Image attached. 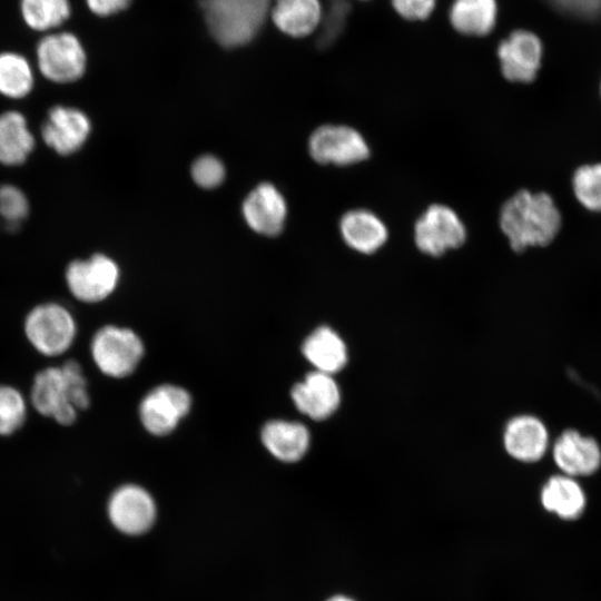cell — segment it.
<instances>
[{
    "mask_svg": "<svg viewBox=\"0 0 601 601\" xmlns=\"http://www.w3.org/2000/svg\"><path fill=\"white\" fill-rule=\"evenodd\" d=\"M497 57L503 77L511 82L534 81L542 65L541 39L528 30H515L497 47Z\"/></svg>",
    "mask_w": 601,
    "mask_h": 601,
    "instance_id": "cell-11",
    "label": "cell"
},
{
    "mask_svg": "<svg viewBox=\"0 0 601 601\" xmlns=\"http://www.w3.org/2000/svg\"><path fill=\"white\" fill-rule=\"evenodd\" d=\"M144 344L130 328L105 325L92 336L90 354L106 376L125 378L132 374L144 356Z\"/></svg>",
    "mask_w": 601,
    "mask_h": 601,
    "instance_id": "cell-4",
    "label": "cell"
},
{
    "mask_svg": "<svg viewBox=\"0 0 601 601\" xmlns=\"http://www.w3.org/2000/svg\"><path fill=\"white\" fill-rule=\"evenodd\" d=\"M91 124L85 112L77 108L55 106L41 128L42 140L61 156L79 150L87 141Z\"/></svg>",
    "mask_w": 601,
    "mask_h": 601,
    "instance_id": "cell-13",
    "label": "cell"
},
{
    "mask_svg": "<svg viewBox=\"0 0 601 601\" xmlns=\"http://www.w3.org/2000/svg\"><path fill=\"white\" fill-rule=\"evenodd\" d=\"M24 23L36 31H50L69 19V0H20Z\"/></svg>",
    "mask_w": 601,
    "mask_h": 601,
    "instance_id": "cell-25",
    "label": "cell"
},
{
    "mask_svg": "<svg viewBox=\"0 0 601 601\" xmlns=\"http://www.w3.org/2000/svg\"><path fill=\"white\" fill-rule=\"evenodd\" d=\"M38 68L52 82L69 83L80 79L87 67V55L80 40L71 32H55L37 46Z\"/></svg>",
    "mask_w": 601,
    "mask_h": 601,
    "instance_id": "cell-5",
    "label": "cell"
},
{
    "mask_svg": "<svg viewBox=\"0 0 601 601\" xmlns=\"http://www.w3.org/2000/svg\"><path fill=\"white\" fill-rule=\"evenodd\" d=\"M23 332L39 354L57 357L72 346L77 335V323L66 306L47 302L29 311L24 317Z\"/></svg>",
    "mask_w": 601,
    "mask_h": 601,
    "instance_id": "cell-3",
    "label": "cell"
},
{
    "mask_svg": "<svg viewBox=\"0 0 601 601\" xmlns=\"http://www.w3.org/2000/svg\"><path fill=\"white\" fill-rule=\"evenodd\" d=\"M107 515L112 526L128 536L144 535L154 526L157 506L152 495L138 484H122L109 496Z\"/></svg>",
    "mask_w": 601,
    "mask_h": 601,
    "instance_id": "cell-9",
    "label": "cell"
},
{
    "mask_svg": "<svg viewBox=\"0 0 601 601\" xmlns=\"http://www.w3.org/2000/svg\"><path fill=\"white\" fill-rule=\"evenodd\" d=\"M132 0H86L88 9L98 17H110L126 10Z\"/></svg>",
    "mask_w": 601,
    "mask_h": 601,
    "instance_id": "cell-32",
    "label": "cell"
},
{
    "mask_svg": "<svg viewBox=\"0 0 601 601\" xmlns=\"http://www.w3.org/2000/svg\"><path fill=\"white\" fill-rule=\"evenodd\" d=\"M242 211L254 231L264 236H277L285 226L287 205L276 186L262 183L244 199Z\"/></svg>",
    "mask_w": 601,
    "mask_h": 601,
    "instance_id": "cell-14",
    "label": "cell"
},
{
    "mask_svg": "<svg viewBox=\"0 0 601 601\" xmlns=\"http://www.w3.org/2000/svg\"><path fill=\"white\" fill-rule=\"evenodd\" d=\"M296 408L314 421L332 416L341 404V390L334 375L313 371L290 392Z\"/></svg>",
    "mask_w": 601,
    "mask_h": 601,
    "instance_id": "cell-15",
    "label": "cell"
},
{
    "mask_svg": "<svg viewBox=\"0 0 601 601\" xmlns=\"http://www.w3.org/2000/svg\"><path fill=\"white\" fill-rule=\"evenodd\" d=\"M540 497L546 511L565 520L579 518L587 503L584 491L575 477L562 473L548 479Z\"/></svg>",
    "mask_w": 601,
    "mask_h": 601,
    "instance_id": "cell-21",
    "label": "cell"
},
{
    "mask_svg": "<svg viewBox=\"0 0 601 601\" xmlns=\"http://www.w3.org/2000/svg\"><path fill=\"white\" fill-rule=\"evenodd\" d=\"M395 11L406 20H425L434 10L436 0H392Z\"/></svg>",
    "mask_w": 601,
    "mask_h": 601,
    "instance_id": "cell-31",
    "label": "cell"
},
{
    "mask_svg": "<svg viewBox=\"0 0 601 601\" xmlns=\"http://www.w3.org/2000/svg\"><path fill=\"white\" fill-rule=\"evenodd\" d=\"M29 211L26 195L13 185L0 186V215L7 221L9 229L19 226Z\"/></svg>",
    "mask_w": 601,
    "mask_h": 601,
    "instance_id": "cell-28",
    "label": "cell"
},
{
    "mask_svg": "<svg viewBox=\"0 0 601 601\" xmlns=\"http://www.w3.org/2000/svg\"><path fill=\"white\" fill-rule=\"evenodd\" d=\"M453 28L467 36L489 35L497 19L496 0H454L449 12Z\"/></svg>",
    "mask_w": 601,
    "mask_h": 601,
    "instance_id": "cell-23",
    "label": "cell"
},
{
    "mask_svg": "<svg viewBox=\"0 0 601 601\" xmlns=\"http://www.w3.org/2000/svg\"><path fill=\"white\" fill-rule=\"evenodd\" d=\"M33 72L28 60L17 52L0 53V93L19 99L33 87Z\"/></svg>",
    "mask_w": 601,
    "mask_h": 601,
    "instance_id": "cell-24",
    "label": "cell"
},
{
    "mask_svg": "<svg viewBox=\"0 0 601 601\" xmlns=\"http://www.w3.org/2000/svg\"><path fill=\"white\" fill-rule=\"evenodd\" d=\"M552 457L562 474L588 476L601 466V446L594 437L568 428L553 442Z\"/></svg>",
    "mask_w": 601,
    "mask_h": 601,
    "instance_id": "cell-12",
    "label": "cell"
},
{
    "mask_svg": "<svg viewBox=\"0 0 601 601\" xmlns=\"http://www.w3.org/2000/svg\"><path fill=\"white\" fill-rule=\"evenodd\" d=\"M339 233L348 247L366 255L376 253L388 238L384 221L364 208L346 211L339 220Z\"/></svg>",
    "mask_w": 601,
    "mask_h": 601,
    "instance_id": "cell-17",
    "label": "cell"
},
{
    "mask_svg": "<svg viewBox=\"0 0 601 601\" xmlns=\"http://www.w3.org/2000/svg\"><path fill=\"white\" fill-rule=\"evenodd\" d=\"M304 357L314 371L334 375L342 371L348 361V351L341 335L329 326H319L304 341Z\"/></svg>",
    "mask_w": 601,
    "mask_h": 601,
    "instance_id": "cell-19",
    "label": "cell"
},
{
    "mask_svg": "<svg viewBox=\"0 0 601 601\" xmlns=\"http://www.w3.org/2000/svg\"><path fill=\"white\" fill-rule=\"evenodd\" d=\"M563 13L580 19H594L601 14V0H549Z\"/></svg>",
    "mask_w": 601,
    "mask_h": 601,
    "instance_id": "cell-30",
    "label": "cell"
},
{
    "mask_svg": "<svg viewBox=\"0 0 601 601\" xmlns=\"http://www.w3.org/2000/svg\"><path fill=\"white\" fill-rule=\"evenodd\" d=\"M323 16L319 0H275L270 10L274 26L292 38L311 35Z\"/></svg>",
    "mask_w": 601,
    "mask_h": 601,
    "instance_id": "cell-20",
    "label": "cell"
},
{
    "mask_svg": "<svg viewBox=\"0 0 601 601\" xmlns=\"http://www.w3.org/2000/svg\"><path fill=\"white\" fill-rule=\"evenodd\" d=\"M27 402L22 393L7 384H0V436L16 433L26 422Z\"/></svg>",
    "mask_w": 601,
    "mask_h": 601,
    "instance_id": "cell-27",
    "label": "cell"
},
{
    "mask_svg": "<svg viewBox=\"0 0 601 601\" xmlns=\"http://www.w3.org/2000/svg\"><path fill=\"white\" fill-rule=\"evenodd\" d=\"M65 277L67 287L76 299L93 304L114 293L119 283L120 269L109 256L95 254L87 259L70 262Z\"/></svg>",
    "mask_w": 601,
    "mask_h": 601,
    "instance_id": "cell-8",
    "label": "cell"
},
{
    "mask_svg": "<svg viewBox=\"0 0 601 601\" xmlns=\"http://www.w3.org/2000/svg\"><path fill=\"white\" fill-rule=\"evenodd\" d=\"M325 601H356V600L346 594H334L327 598Z\"/></svg>",
    "mask_w": 601,
    "mask_h": 601,
    "instance_id": "cell-33",
    "label": "cell"
},
{
    "mask_svg": "<svg viewBox=\"0 0 601 601\" xmlns=\"http://www.w3.org/2000/svg\"><path fill=\"white\" fill-rule=\"evenodd\" d=\"M600 97H601V83H600Z\"/></svg>",
    "mask_w": 601,
    "mask_h": 601,
    "instance_id": "cell-34",
    "label": "cell"
},
{
    "mask_svg": "<svg viewBox=\"0 0 601 601\" xmlns=\"http://www.w3.org/2000/svg\"><path fill=\"white\" fill-rule=\"evenodd\" d=\"M499 224L515 253L550 245L562 227V215L545 191L521 189L501 206Z\"/></svg>",
    "mask_w": 601,
    "mask_h": 601,
    "instance_id": "cell-1",
    "label": "cell"
},
{
    "mask_svg": "<svg viewBox=\"0 0 601 601\" xmlns=\"http://www.w3.org/2000/svg\"><path fill=\"white\" fill-rule=\"evenodd\" d=\"M191 406V396L183 387L161 384L150 390L139 404V417L146 431L156 436L171 433Z\"/></svg>",
    "mask_w": 601,
    "mask_h": 601,
    "instance_id": "cell-10",
    "label": "cell"
},
{
    "mask_svg": "<svg viewBox=\"0 0 601 601\" xmlns=\"http://www.w3.org/2000/svg\"><path fill=\"white\" fill-rule=\"evenodd\" d=\"M190 173L195 184L205 189H213L219 186L226 175L224 164L213 155L198 157L194 161Z\"/></svg>",
    "mask_w": 601,
    "mask_h": 601,
    "instance_id": "cell-29",
    "label": "cell"
},
{
    "mask_svg": "<svg viewBox=\"0 0 601 601\" xmlns=\"http://www.w3.org/2000/svg\"><path fill=\"white\" fill-rule=\"evenodd\" d=\"M466 237V228L460 216L443 204L428 206L414 225V242L417 249L433 257L461 247Z\"/></svg>",
    "mask_w": 601,
    "mask_h": 601,
    "instance_id": "cell-6",
    "label": "cell"
},
{
    "mask_svg": "<svg viewBox=\"0 0 601 601\" xmlns=\"http://www.w3.org/2000/svg\"><path fill=\"white\" fill-rule=\"evenodd\" d=\"M578 203L589 211L601 213V162L579 166L571 178Z\"/></svg>",
    "mask_w": 601,
    "mask_h": 601,
    "instance_id": "cell-26",
    "label": "cell"
},
{
    "mask_svg": "<svg viewBox=\"0 0 601 601\" xmlns=\"http://www.w3.org/2000/svg\"><path fill=\"white\" fill-rule=\"evenodd\" d=\"M32 407L42 416L69 426L77 420L78 412L90 405L87 378L76 359L60 366L39 371L30 391Z\"/></svg>",
    "mask_w": 601,
    "mask_h": 601,
    "instance_id": "cell-2",
    "label": "cell"
},
{
    "mask_svg": "<svg viewBox=\"0 0 601 601\" xmlns=\"http://www.w3.org/2000/svg\"><path fill=\"white\" fill-rule=\"evenodd\" d=\"M35 148V137L27 119L18 111L0 115V162L7 166L23 164Z\"/></svg>",
    "mask_w": 601,
    "mask_h": 601,
    "instance_id": "cell-22",
    "label": "cell"
},
{
    "mask_svg": "<svg viewBox=\"0 0 601 601\" xmlns=\"http://www.w3.org/2000/svg\"><path fill=\"white\" fill-rule=\"evenodd\" d=\"M260 439L266 450L285 463L302 460L311 444L308 428L299 422L286 420L266 422L262 428Z\"/></svg>",
    "mask_w": 601,
    "mask_h": 601,
    "instance_id": "cell-18",
    "label": "cell"
},
{
    "mask_svg": "<svg viewBox=\"0 0 601 601\" xmlns=\"http://www.w3.org/2000/svg\"><path fill=\"white\" fill-rule=\"evenodd\" d=\"M308 151L316 162L335 166L356 165L371 155L366 139L357 129L333 124L319 126L312 132Z\"/></svg>",
    "mask_w": 601,
    "mask_h": 601,
    "instance_id": "cell-7",
    "label": "cell"
},
{
    "mask_svg": "<svg viewBox=\"0 0 601 601\" xmlns=\"http://www.w3.org/2000/svg\"><path fill=\"white\" fill-rule=\"evenodd\" d=\"M503 446L505 452L516 461L538 462L550 447L549 431L543 421L534 415H516L505 424Z\"/></svg>",
    "mask_w": 601,
    "mask_h": 601,
    "instance_id": "cell-16",
    "label": "cell"
}]
</instances>
